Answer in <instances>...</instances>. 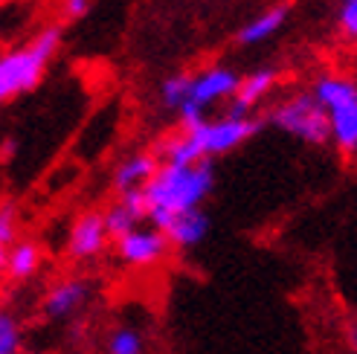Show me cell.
Instances as JSON below:
<instances>
[{
  "mask_svg": "<svg viewBox=\"0 0 357 354\" xmlns=\"http://www.w3.org/2000/svg\"><path fill=\"white\" fill-rule=\"evenodd\" d=\"M212 186H215V169L209 160L195 166H172L160 163L151 183L142 189L149 201V221L154 229L166 233V226L183 215V212L201 209V203L209 198Z\"/></svg>",
  "mask_w": 357,
  "mask_h": 354,
  "instance_id": "6da1fadb",
  "label": "cell"
},
{
  "mask_svg": "<svg viewBox=\"0 0 357 354\" xmlns=\"http://www.w3.org/2000/svg\"><path fill=\"white\" fill-rule=\"evenodd\" d=\"M256 131H259V122L253 116H247V119H236V116L206 119L195 128H183L181 134L166 137L157 148V157H160V163L195 166V163L209 160V157L236 151Z\"/></svg>",
  "mask_w": 357,
  "mask_h": 354,
  "instance_id": "7a4b0ae2",
  "label": "cell"
},
{
  "mask_svg": "<svg viewBox=\"0 0 357 354\" xmlns=\"http://www.w3.org/2000/svg\"><path fill=\"white\" fill-rule=\"evenodd\" d=\"M59 47H61V29L44 26L29 44L9 49V52H0V73H3L6 99H15V96L32 91V87H38V82L44 79Z\"/></svg>",
  "mask_w": 357,
  "mask_h": 354,
  "instance_id": "3957f363",
  "label": "cell"
},
{
  "mask_svg": "<svg viewBox=\"0 0 357 354\" xmlns=\"http://www.w3.org/2000/svg\"><path fill=\"white\" fill-rule=\"evenodd\" d=\"M311 93L331 119V143L343 154H357V82L326 73L314 82Z\"/></svg>",
  "mask_w": 357,
  "mask_h": 354,
  "instance_id": "277c9868",
  "label": "cell"
},
{
  "mask_svg": "<svg viewBox=\"0 0 357 354\" xmlns=\"http://www.w3.org/2000/svg\"><path fill=\"white\" fill-rule=\"evenodd\" d=\"M267 119H271L273 128L296 137L299 143H305V146L323 148L331 143V119L323 105L314 99L311 91L282 99L276 108L267 114Z\"/></svg>",
  "mask_w": 357,
  "mask_h": 354,
  "instance_id": "5b68a950",
  "label": "cell"
},
{
  "mask_svg": "<svg viewBox=\"0 0 357 354\" xmlns=\"http://www.w3.org/2000/svg\"><path fill=\"white\" fill-rule=\"evenodd\" d=\"M238 84H241V76L233 67H206L204 73L192 76L189 99L183 108L177 111L181 125L195 128V125H201V122H206V108H212L215 102L233 99L238 93Z\"/></svg>",
  "mask_w": 357,
  "mask_h": 354,
  "instance_id": "8992f818",
  "label": "cell"
},
{
  "mask_svg": "<svg viewBox=\"0 0 357 354\" xmlns=\"http://www.w3.org/2000/svg\"><path fill=\"white\" fill-rule=\"evenodd\" d=\"M114 244H116L119 261H125L128 268H154L157 261L166 259L172 247L166 233H160L154 226H137L134 233L116 238Z\"/></svg>",
  "mask_w": 357,
  "mask_h": 354,
  "instance_id": "52a82bcc",
  "label": "cell"
},
{
  "mask_svg": "<svg viewBox=\"0 0 357 354\" xmlns=\"http://www.w3.org/2000/svg\"><path fill=\"white\" fill-rule=\"evenodd\" d=\"M108 241L111 236H108V226H105V215L96 209H87L73 221L67 233V256L76 261H91L105 253Z\"/></svg>",
  "mask_w": 357,
  "mask_h": 354,
  "instance_id": "ba28073f",
  "label": "cell"
},
{
  "mask_svg": "<svg viewBox=\"0 0 357 354\" xmlns=\"http://www.w3.org/2000/svg\"><path fill=\"white\" fill-rule=\"evenodd\" d=\"M87 299H91V282H84L79 276H70L56 282L47 296H44V314L50 320H70L73 314H79Z\"/></svg>",
  "mask_w": 357,
  "mask_h": 354,
  "instance_id": "9c48e42d",
  "label": "cell"
},
{
  "mask_svg": "<svg viewBox=\"0 0 357 354\" xmlns=\"http://www.w3.org/2000/svg\"><path fill=\"white\" fill-rule=\"evenodd\" d=\"M279 84V70L273 67H261V70H253L250 76L241 79L238 84V93L229 102V111L227 116H236V119H247L250 111L256 108L261 99H267V93H273V87Z\"/></svg>",
  "mask_w": 357,
  "mask_h": 354,
  "instance_id": "30bf717a",
  "label": "cell"
},
{
  "mask_svg": "<svg viewBox=\"0 0 357 354\" xmlns=\"http://www.w3.org/2000/svg\"><path fill=\"white\" fill-rule=\"evenodd\" d=\"M160 169V157L154 151H134L128 157H122L114 169V189L122 192H134V189H146L151 183V177Z\"/></svg>",
  "mask_w": 357,
  "mask_h": 354,
  "instance_id": "8fae6325",
  "label": "cell"
},
{
  "mask_svg": "<svg viewBox=\"0 0 357 354\" xmlns=\"http://www.w3.org/2000/svg\"><path fill=\"white\" fill-rule=\"evenodd\" d=\"M212 229V221L204 209H192V212H183V215H177L169 226H166V238L172 247L177 250H192V247H198L206 241Z\"/></svg>",
  "mask_w": 357,
  "mask_h": 354,
  "instance_id": "7c38bea8",
  "label": "cell"
},
{
  "mask_svg": "<svg viewBox=\"0 0 357 354\" xmlns=\"http://www.w3.org/2000/svg\"><path fill=\"white\" fill-rule=\"evenodd\" d=\"M284 21H288V6H271V9H264L256 17H250V21L238 29V44L253 47V44H261L267 38H273V35L284 26Z\"/></svg>",
  "mask_w": 357,
  "mask_h": 354,
  "instance_id": "4fadbf2b",
  "label": "cell"
},
{
  "mask_svg": "<svg viewBox=\"0 0 357 354\" xmlns=\"http://www.w3.org/2000/svg\"><path fill=\"white\" fill-rule=\"evenodd\" d=\"M41 268V247L35 241H15L9 247V261H6V273L15 282L32 279Z\"/></svg>",
  "mask_w": 357,
  "mask_h": 354,
  "instance_id": "5bb4252c",
  "label": "cell"
},
{
  "mask_svg": "<svg viewBox=\"0 0 357 354\" xmlns=\"http://www.w3.org/2000/svg\"><path fill=\"white\" fill-rule=\"evenodd\" d=\"M105 215V226H108V236L116 241V238H122V236H128V233H134V229L139 226V215L134 209H128L122 203V198H116L108 209L102 212Z\"/></svg>",
  "mask_w": 357,
  "mask_h": 354,
  "instance_id": "9a60e30c",
  "label": "cell"
},
{
  "mask_svg": "<svg viewBox=\"0 0 357 354\" xmlns=\"http://www.w3.org/2000/svg\"><path fill=\"white\" fill-rule=\"evenodd\" d=\"M146 351V337L134 325H119L105 340V354H142Z\"/></svg>",
  "mask_w": 357,
  "mask_h": 354,
  "instance_id": "2e32d148",
  "label": "cell"
},
{
  "mask_svg": "<svg viewBox=\"0 0 357 354\" xmlns=\"http://www.w3.org/2000/svg\"><path fill=\"white\" fill-rule=\"evenodd\" d=\"M189 91H192V76L174 73L160 84V102H163V108H169V111H181L189 99Z\"/></svg>",
  "mask_w": 357,
  "mask_h": 354,
  "instance_id": "e0dca14e",
  "label": "cell"
},
{
  "mask_svg": "<svg viewBox=\"0 0 357 354\" xmlns=\"http://www.w3.org/2000/svg\"><path fill=\"white\" fill-rule=\"evenodd\" d=\"M21 348H24L21 325L6 308H0V354H21Z\"/></svg>",
  "mask_w": 357,
  "mask_h": 354,
  "instance_id": "ac0fdd59",
  "label": "cell"
},
{
  "mask_svg": "<svg viewBox=\"0 0 357 354\" xmlns=\"http://www.w3.org/2000/svg\"><path fill=\"white\" fill-rule=\"evenodd\" d=\"M337 26L346 38L357 41V0H340V9H337Z\"/></svg>",
  "mask_w": 357,
  "mask_h": 354,
  "instance_id": "d6986e66",
  "label": "cell"
},
{
  "mask_svg": "<svg viewBox=\"0 0 357 354\" xmlns=\"http://www.w3.org/2000/svg\"><path fill=\"white\" fill-rule=\"evenodd\" d=\"M17 238V209L15 203H0V241L12 247Z\"/></svg>",
  "mask_w": 357,
  "mask_h": 354,
  "instance_id": "ffe728a7",
  "label": "cell"
},
{
  "mask_svg": "<svg viewBox=\"0 0 357 354\" xmlns=\"http://www.w3.org/2000/svg\"><path fill=\"white\" fill-rule=\"evenodd\" d=\"M91 9H93V0H61V12L70 21H79V17H84Z\"/></svg>",
  "mask_w": 357,
  "mask_h": 354,
  "instance_id": "44dd1931",
  "label": "cell"
},
{
  "mask_svg": "<svg viewBox=\"0 0 357 354\" xmlns=\"http://www.w3.org/2000/svg\"><path fill=\"white\" fill-rule=\"evenodd\" d=\"M343 337H346V346L351 354H357V314L346 320V328H343Z\"/></svg>",
  "mask_w": 357,
  "mask_h": 354,
  "instance_id": "7402d4cb",
  "label": "cell"
},
{
  "mask_svg": "<svg viewBox=\"0 0 357 354\" xmlns=\"http://www.w3.org/2000/svg\"><path fill=\"white\" fill-rule=\"evenodd\" d=\"M15 148H17L15 139H6V143L0 146V157H12V154H15Z\"/></svg>",
  "mask_w": 357,
  "mask_h": 354,
  "instance_id": "603a6c76",
  "label": "cell"
},
{
  "mask_svg": "<svg viewBox=\"0 0 357 354\" xmlns=\"http://www.w3.org/2000/svg\"><path fill=\"white\" fill-rule=\"evenodd\" d=\"M6 261H9V247H6L3 241H0V273L6 270Z\"/></svg>",
  "mask_w": 357,
  "mask_h": 354,
  "instance_id": "cb8c5ba5",
  "label": "cell"
},
{
  "mask_svg": "<svg viewBox=\"0 0 357 354\" xmlns=\"http://www.w3.org/2000/svg\"><path fill=\"white\" fill-rule=\"evenodd\" d=\"M3 102H9V99H6V87H3V73H0V105Z\"/></svg>",
  "mask_w": 357,
  "mask_h": 354,
  "instance_id": "d4e9b609",
  "label": "cell"
},
{
  "mask_svg": "<svg viewBox=\"0 0 357 354\" xmlns=\"http://www.w3.org/2000/svg\"><path fill=\"white\" fill-rule=\"evenodd\" d=\"M0 3H3V0H0Z\"/></svg>",
  "mask_w": 357,
  "mask_h": 354,
  "instance_id": "484cf974",
  "label": "cell"
}]
</instances>
